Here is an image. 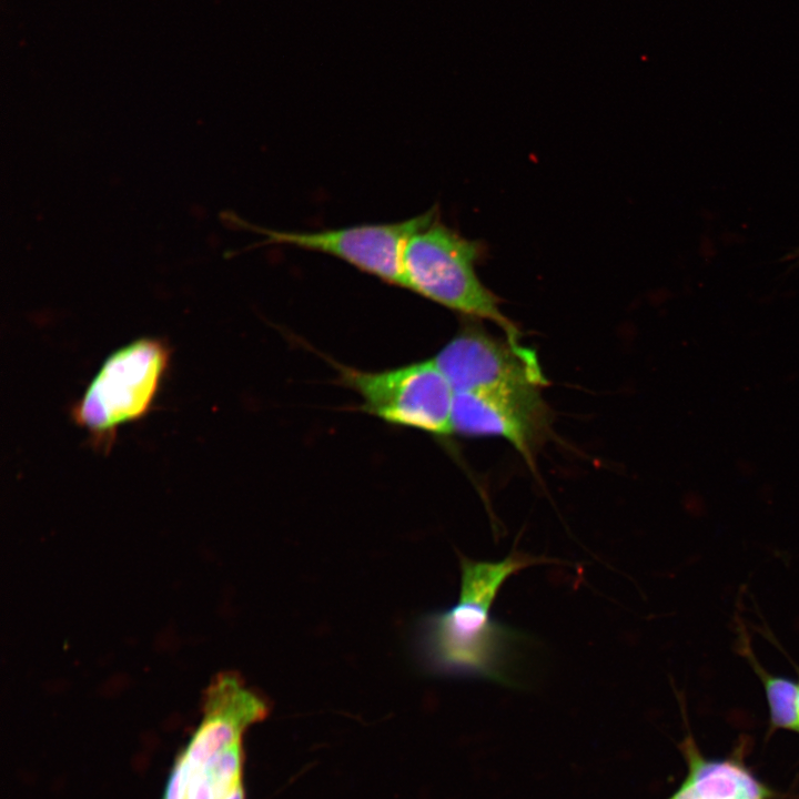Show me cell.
Instances as JSON below:
<instances>
[{
  "mask_svg": "<svg viewBox=\"0 0 799 799\" xmlns=\"http://www.w3.org/2000/svg\"><path fill=\"white\" fill-rule=\"evenodd\" d=\"M540 387L505 383L454 392L453 433L502 437L532 463L550 425Z\"/></svg>",
  "mask_w": 799,
  "mask_h": 799,
  "instance_id": "6",
  "label": "cell"
},
{
  "mask_svg": "<svg viewBox=\"0 0 799 799\" xmlns=\"http://www.w3.org/2000/svg\"><path fill=\"white\" fill-rule=\"evenodd\" d=\"M223 799H244L243 786L240 785L230 791Z\"/></svg>",
  "mask_w": 799,
  "mask_h": 799,
  "instance_id": "13",
  "label": "cell"
},
{
  "mask_svg": "<svg viewBox=\"0 0 799 799\" xmlns=\"http://www.w3.org/2000/svg\"><path fill=\"white\" fill-rule=\"evenodd\" d=\"M739 639L741 655L748 660L763 687L771 728L798 732L797 680L768 671L751 651L748 638L739 637Z\"/></svg>",
  "mask_w": 799,
  "mask_h": 799,
  "instance_id": "11",
  "label": "cell"
},
{
  "mask_svg": "<svg viewBox=\"0 0 799 799\" xmlns=\"http://www.w3.org/2000/svg\"><path fill=\"white\" fill-rule=\"evenodd\" d=\"M203 718L178 763L191 777L216 754L242 741L245 730L266 718V699L234 671L216 675L204 691Z\"/></svg>",
  "mask_w": 799,
  "mask_h": 799,
  "instance_id": "8",
  "label": "cell"
},
{
  "mask_svg": "<svg viewBox=\"0 0 799 799\" xmlns=\"http://www.w3.org/2000/svg\"><path fill=\"white\" fill-rule=\"evenodd\" d=\"M169 360L159 340L140 338L103 363L74 408V418L97 436L112 435L142 417L156 394Z\"/></svg>",
  "mask_w": 799,
  "mask_h": 799,
  "instance_id": "4",
  "label": "cell"
},
{
  "mask_svg": "<svg viewBox=\"0 0 799 799\" xmlns=\"http://www.w3.org/2000/svg\"><path fill=\"white\" fill-rule=\"evenodd\" d=\"M486 251L484 242L445 224L435 206L405 245V289L471 320H488L510 342L520 343L519 330L502 313L498 297L476 272Z\"/></svg>",
  "mask_w": 799,
  "mask_h": 799,
  "instance_id": "2",
  "label": "cell"
},
{
  "mask_svg": "<svg viewBox=\"0 0 799 799\" xmlns=\"http://www.w3.org/2000/svg\"><path fill=\"white\" fill-rule=\"evenodd\" d=\"M330 363L337 383L360 396L356 411L435 436L453 433L454 390L434 358L381 371Z\"/></svg>",
  "mask_w": 799,
  "mask_h": 799,
  "instance_id": "3",
  "label": "cell"
},
{
  "mask_svg": "<svg viewBox=\"0 0 799 799\" xmlns=\"http://www.w3.org/2000/svg\"><path fill=\"white\" fill-rule=\"evenodd\" d=\"M434 208L392 223H365L315 232L254 229L263 235V244L327 254L388 285L405 289V245L411 235L429 219Z\"/></svg>",
  "mask_w": 799,
  "mask_h": 799,
  "instance_id": "5",
  "label": "cell"
},
{
  "mask_svg": "<svg viewBox=\"0 0 799 799\" xmlns=\"http://www.w3.org/2000/svg\"><path fill=\"white\" fill-rule=\"evenodd\" d=\"M433 358L454 392L505 383L547 384L534 351L508 338L498 340L472 323Z\"/></svg>",
  "mask_w": 799,
  "mask_h": 799,
  "instance_id": "7",
  "label": "cell"
},
{
  "mask_svg": "<svg viewBox=\"0 0 799 799\" xmlns=\"http://www.w3.org/2000/svg\"><path fill=\"white\" fill-rule=\"evenodd\" d=\"M544 563L518 552L498 562L474 560L461 556V587L458 598L490 609L505 581L532 565Z\"/></svg>",
  "mask_w": 799,
  "mask_h": 799,
  "instance_id": "10",
  "label": "cell"
},
{
  "mask_svg": "<svg viewBox=\"0 0 799 799\" xmlns=\"http://www.w3.org/2000/svg\"><path fill=\"white\" fill-rule=\"evenodd\" d=\"M490 609L458 598L423 615L415 631L422 667L437 677L476 678L518 689L533 647L529 634L490 616Z\"/></svg>",
  "mask_w": 799,
  "mask_h": 799,
  "instance_id": "1",
  "label": "cell"
},
{
  "mask_svg": "<svg viewBox=\"0 0 799 799\" xmlns=\"http://www.w3.org/2000/svg\"><path fill=\"white\" fill-rule=\"evenodd\" d=\"M687 775L667 799H770L771 791L741 762L701 756L688 736L679 745Z\"/></svg>",
  "mask_w": 799,
  "mask_h": 799,
  "instance_id": "9",
  "label": "cell"
},
{
  "mask_svg": "<svg viewBox=\"0 0 799 799\" xmlns=\"http://www.w3.org/2000/svg\"><path fill=\"white\" fill-rule=\"evenodd\" d=\"M797 682H798L797 709H798V732H799V678H798Z\"/></svg>",
  "mask_w": 799,
  "mask_h": 799,
  "instance_id": "14",
  "label": "cell"
},
{
  "mask_svg": "<svg viewBox=\"0 0 799 799\" xmlns=\"http://www.w3.org/2000/svg\"><path fill=\"white\" fill-rule=\"evenodd\" d=\"M185 799H216L211 779L204 768L191 777Z\"/></svg>",
  "mask_w": 799,
  "mask_h": 799,
  "instance_id": "12",
  "label": "cell"
}]
</instances>
